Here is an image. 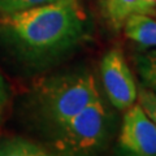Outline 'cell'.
<instances>
[{"label": "cell", "instance_id": "obj_14", "mask_svg": "<svg viewBox=\"0 0 156 156\" xmlns=\"http://www.w3.org/2000/svg\"><path fill=\"white\" fill-rule=\"evenodd\" d=\"M155 18H156V11H155Z\"/></svg>", "mask_w": 156, "mask_h": 156}, {"label": "cell", "instance_id": "obj_1", "mask_svg": "<svg viewBox=\"0 0 156 156\" xmlns=\"http://www.w3.org/2000/svg\"><path fill=\"white\" fill-rule=\"evenodd\" d=\"M87 14L77 0H65L0 18V33L31 65H47L76 50L87 37Z\"/></svg>", "mask_w": 156, "mask_h": 156}, {"label": "cell", "instance_id": "obj_2", "mask_svg": "<svg viewBox=\"0 0 156 156\" xmlns=\"http://www.w3.org/2000/svg\"><path fill=\"white\" fill-rule=\"evenodd\" d=\"M99 98L95 78L90 72H66L47 77L38 85L34 109L39 120L55 131Z\"/></svg>", "mask_w": 156, "mask_h": 156}, {"label": "cell", "instance_id": "obj_6", "mask_svg": "<svg viewBox=\"0 0 156 156\" xmlns=\"http://www.w3.org/2000/svg\"><path fill=\"white\" fill-rule=\"evenodd\" d=\"M122 30L129 41L147 50H156V18L133 13L125 21Z\"/></svg>", "mask_w": 156, "mask_h": 156}, {"label": "cell", "instance_id": "obj_5", "mask_svg": "<svg viewBox=\"0 0 156 156\" xmlns=\"http://www.w3.org/2000/svg\"><path fill=\"white\" fill-rule=\"evenodd\" d=\"M120 147L136 156H156V124L139 103L126 109L119 136Z\"/></svg>", "mask_w": 156, "mask_h": 156}, {"label": "cell", "instance_id": "obj_4", "mask_svg": "<svg viewBox=\"0 0 156 156\" xmlns=\"http://www.w3.org/2000/svg\"><path fill=\"white\" fill-rule=\"evenodd\" d=\"M100 73L107 96L115 108L128 109L135 103L138 87L120 48H113L104 55Z\"/></svg>", "mask_w": 156, "mask_h": 156}, {"label": "cell", "instance_id": "obj_7", "mask_svg": "<svg viewBox=\"0 0 156 156\" xmlns=\"http://www.w3.org/2000/svg\"><path fill=\"white\" fill-rule=\"evenodd\" d=\"M139 0H99L101 14L113 30H121L129 16L135 12Z\"/></svg>", "mask_w": 156, "mask_h": 156}, {"label": "cell", "instance_id": "obj_11", "mask_svg": "<svg viewBox=\"0 0 156 156\" xmlns=\"http://www.w3.org/2000/svg\"><path fill=\"white\" fill-rule=\"evenodd\" d=\"M139 105L148 115V117L156 124V94L151 91L144 85L138 86V95H136Z\"/></svg>", "mask_w": 156, "mask_h": 156}, {"label": "cell", "instance_id": "obj_12", "mask_svg": "<svg viewBox=\"0 0 156 156\" xmlns=\"http://www.w3.org/2000/svg\"><path fill=\"white\" fill-rule=\"evenodd\" d=\"M8 101H9L8 86H7V83H5V81H4L3 76L0 74V124H2L4 112H5V109H7Z\"/></svg>", "mask_w": 156, "mask_h": 156}, {"label": "cell", "instance_id": "obj_3", "mask_svg": "<svg viewBox=\"0 0 156 156\" xmlns=\"http://www.w3.org/2000/svg\"><path fill=\"white\" fill-rule=\"evenodd\" d=\"M111 130L112 117L99 98L52 131V140L55 148L61 154L86 155L103 147Z\"/></svg>", "mask_w": 156, "mask_h": 156}, {"label": "cell", "instance_id": "obj_10", "mask_svg": "<svg viewBox=\"0 0 156 156\" xmlns=\"http://www.w3.org/2000/svg\"><path fill=\"white\" fill-rule=\"evenodd\" d=\"M60 2H65V0H0V14L5 16V14H12L16 12Z\"/></svg>", "mask_w": 156, "mask_h": 156}, {"label": "cell", "instance_id": "obj_8", "mask_svg": "<svg viewBox=\"0 0 156 156\" xmlns=\"http://www.w3.org/2000/svg\"><path fill=\"white\" fill-rule=\"evenodd\" d=\"M47 150L22 136H12L0 142V156H46Z\"/></svg>", "mask_w": 156, "mask_h": 156}, {"label": "cell", "instance_id": "obj_9", "mask_svg": "<svg viewBox=\"0 0 156 156\" xmlns=\"http://www.w3.org/2000/svg\"><path fill=\"white\" fill-rule=\"evenodd\" d=\"M134 64L142 83L156 94V50H150L134 57Z\"/></svg>", "mask_w": 156, "mask_h": 156}, {"label": "cell", "instance_id": "obj_13", "mask_svg": "<svg viewBox=\"0 0 156 156\" xmlns=\"http://www.w3.org/2000/svg\"><path fill=\"white\" fill-rule=\"evenodd\" d=\"M155 11H156V0H139L134 13H140V14H146V16L155 17Z\"/></svg>", "mask_w": 156, "mask_h": 156}]
</instances>
